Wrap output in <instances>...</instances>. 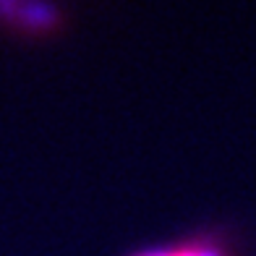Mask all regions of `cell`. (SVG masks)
<instances>
[{
  "mask_svg": "<svg viewBox=\"0 0 256 256\" xmlns=\"http://www.w3.org/2000/svg\"><path fill=\"white\" fill-rule=\"evenodd\" d=\"M6 10H10V14H16V18H21L26 26L32 29H50L55 24V10L48 8V6H3Z\"/></svg>",
  "mask_w": 256,
  "mask_h": 256,
  "instance_id": "cell-1",
  "label": "cell"
},
{
  "mask_svg": "<svg viewBox=\"0 0 256 256\" xmlns=\"http://www.w3.org/2000/svg\"><path fill=\"white\" fill-rule=\"evenodd\" d=\"M154 256H222L212 248H183V251H176V254H154Z\"/></svg>",
  "mask_w": 256,
  "mask_h": 256,
  "instance_id": "cell-2",
  "label": "cell"
}]
</instances>
